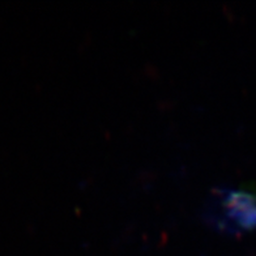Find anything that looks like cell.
<instances>
[{
  "label": "cell",
  "mask_w": 256,
  "mask_h": 256,
  "mask_svg": "<svg viewBox=\"0 0 256 256\" xmlns=\"http://www.w3.org/2000/svg\"><path fill=\"white\" fill-rule=\"evenodd\" d=\"M202 221L213 232L236 236L256 228V198L243 190L214 187L202 206Z\"/></svg>",
  "instance_id": "obj_1"
}]
</instances>
